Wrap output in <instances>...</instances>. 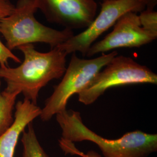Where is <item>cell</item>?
<instances>
[{"label": "cell", "instance_id": "1", "mask_svg": "<svg viewBox=\"0 0 157 157\" xmlns=\"http://www.w3.org/2000/svg\"><path fill=\"white\" fill-rule=\"evenodd\" d=\"M24 56L16 67H0V78L6 83L5 90L22 94L37 105L40 90L54 79L61 78L67 69V54L57 47L47 52L36 50L33 44L22 45Z\"/></svg>", "mask_w": 157, "mask_h": 157}, {"label": "cell", "instance_id": "2", "mask_svg": "<svg viewBox=\"0 0 157 157\" xmlns=\"http://www.w3.org/2000/svg\"><path fill=\"white\" fill-rule=\"evenodd\" d=\"M61 130V139L69 142L89 141L100 149L104 157H147L157 151V135L135 130L115 140L107 139L89 129L81 114L72 109L56 115Z\"/></svg>", "mask_w": 157, "mask_h": 157}, {"label": "cell", "instance_id": "3", "mask_svg": "<svg viewBox=\"0 0 157 157\" xmlns=\"http://www.w3.org/2000/svg\"><path fill=\"white\" fill-rule=\"evenodd\" d=\"M37 10L34 0H17L11 13L1 21L0 33L10 50L36 43L48 44L52 49L74 35L72 30H58L39 22L34 17Z\"/></svg>", "mask_w": 157, "mask_h": 157}, {"label": "cell", "instance_id": "4", "mask_svg": "<svg viewBox=\"0 0 157 157\" xmlns=\"http://www.w3.org/2000/svg\"><path fill=\"white\" fill-rule=\"evenodd\" d=\"M118 56V52L112 51L108 54L93 59H82L72 53L70 62L63 75L61 82L54 86L52 94L45 101L40 117L47 122L53 116L67 110L69 98L84 89L102 68Z\"/></svg>", "mask_w": 157, "mask_h": 157}, {"label": "cell", "instance_id": "5", "mask_svg": "<svg viewBox=\"0 0 157 157\" xmlns=\"http://www.w3.org/2000/svg\"><path fill=\"white\" fill-rule=\"evenodd\" d=\"M144 83L157 84V74L130 57L117 56L78 93V101L89 105L111 87Z\"/></svg>", "mask_w": 157, "mask_h": 157}, {"label": "cell", "instance_id": "6", "mask_svg": "<svg viewBox=\"0 0 157 157\" xmlns=\"http://www.w3.org/2000/svg\"><path fill=\"white\" fill-rule=\"evenodd\" d=\"M157 0H111L101 3L98 16L83 32L73 35L57 47L67 55L79 52L83 56L86 54L90 47L101 36L113 26L118 19L125 13L141 12L146 9L154 10Z\"/></svg>", "mask_w": 157, "mask_h": 157}, {"label": "cell", "instance_id": "7", "mask_svg": "<svg viewBox=\"0 0 157 157\" xmlns=\"http://www.w3.org/2000/svg\"><path fill=\"white\" fill-rule=\"evenodd\" d=\"M47 21L71 30L87 28L98 9L95 0H34Z\"/></svg>", "mask_w": 157, "mask_h": 157}, {"label": "cell", "instance_id": "8", "mask_svg": "<svg viewBox=\"0 0 157 157\" xmlns=\"http://www.w3.org/2000/svg\"><path fill=\"white\" fill-rule=\"evenodd\" d=\"M157 38V34L150 33L141 27L137 13L129 12L113 25L111 33L92 44L86 56L91 57L120 48H139Z\"/></svg>", "mask_w": 157, "mask_h": 157}, {"label": "cell", "instance_id": "9", "mask_svg": "<svg viewBox=\"0 0 157 157\" xmlns=\"http://www.w3.org/2000/svg\"><path fill=\"white\" fill-rule=\"evenodd\" d=\"M15 108L13 123L0 136V157H13L20 135L41 112L39 106L26 98L17 102Z\"/></svg>", "mask_w": 157, "mask_h": 157}, {"label": "cell", "instance_id": "10", "mask_svg": "<svg viewBox=\"0 0 157 157\" xmlns=\"http://www.w3.org/2000/svg\"><path fill=\"white\" fill-rule=\"evenodd\" d=\"M18 92L1 91L0 78V136L4 134L13 122V111Z\"/></svg>", "mask_w": 157, "mask_h": 157}, {"label": "cell", "instance_id": "11", "mask_svg": "<svg viewBox=\"0 0 157 157\" xmlns=\"http://www.w3.org/2000/svg\"><path fill=\"white\" fill-rule=\"evenodd\" d=\"M28 126V130L23 132L21 139L23 147V157H50L40 144L33 122Z\"/></svg>", "mask_w": 157, "mask_h": 157}, {"label": "cell", "instance_id": "12", "mask_svg": "<svg viewBox=\"0 0 157 157\" xmlns=\"http://www.w3.org/2000/svg\"><path fill=\"white\" fill-rule=\"evenodd\" d=\"M15 8L10 0H0V22L9 16ZM11 59L16 63H21V59L10 50L0 40V67L8 66V61Z\"/></svg>", "mask_w": 157, "mask_h": 157}, {"label": "cell", "instance_id": "13", "mask_svg": "<svg viewBox=\"0 0 157 157\" xmlns=\"http://www.w3.org/2000/svg\"><path fill=\"white\" fill-rule=\"evenodd\" d=\"M139 15L141 26L152 33L157 34V12L154 10L146 9Z\"/></svg>", "mask_w": 157, "mask_h": 157}, {"label": "cell", "instance_id": "14", "mask_svg": "<svg viewBox=\"0 0 157 157\" xmlns=\"http://www.w3.org/2000/svg\"><path fill=\"white\" fill-rule=\"evenodd\" d=\"M59 144L62 151L66 155H75L82 157H102L98 152L93 150H90L87 153L80 151L74 145L73 143L63 140L61 139L59 140Z\"/></svg>", "mask_w": 157, "mask_h": 157}, {"label": "cell", "instance_id": "15", "mask_svg": "<svg viewBox=\"0 0 157 157\" xmlns=\"http://www.w3.org/2000/svg\"><path fill=\"white\" fill-rule=\"evenodd\" d=\"M111 1V0H102V1Z\"/></svg>", "mask_w": 157, "mask_h": 157}, {"label": "cell", "instance_id": "16", "mask_svg": "<svg viewBox=\"0 0 157 157\" xmlns=\"http://www.w3.org/2000/svg\"></svg>", "mask_w": 157, "mask_h": 157}]
</instances>
